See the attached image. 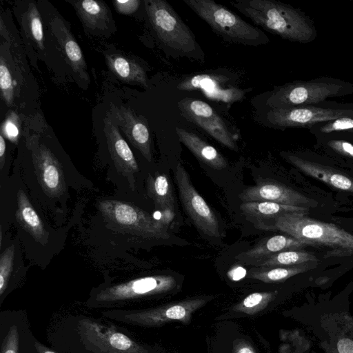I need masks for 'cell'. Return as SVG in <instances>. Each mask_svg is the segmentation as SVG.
Here are the masks:
<instances>
[{"instance_id": "1", "label": "cell", "mask_w": 353, "mask_h": 353, "mask_svg": "<svg viewBox=\"0 0 353 353\" xmlns=\"http://www.w3.org/2000/svg\"><path fill=\"white\" fill-rule=\"evenodd\" d=\"M51 348L59 353H151L125 330L85 314H70L48 331Z\"/></svg>"}, {"instance_id": "25", "label": "cell", "mask_w": 353, "mask_h": 353, "mask_svg": "<svg viewBox=\"0 0 353 353\" xmlns=\"http://www.w3.org/2000/svg\"><path fill=\"white\" fill-rule=\"evenodd\" d=\"M105 57L109 70L118 79L128 83L148 87L146 73L134 60L121 54H105Z\"/></svg>"}, {"instance_id": "33", "label": "cell", "mask_w": 353, "mask_h": 353, "mask_svg": "<svg viewBox=\"0 0 353 353\" xmlns=\"http://www.w3.org/2000/svg\"><path fill=\"white\" fill-rule=\"evenodd\" d=\"M275 292H254L246 296L243 301L237 305V310L252 314L265 306L270 301Z\"/></svg>"}, {"instance_id": "8", "label": "cell", "mask_w": 353, "mask_h": 353, "mask_svg": "<svg viewBox=\"0 0 353 353\" xmlns=\"http://www.w3.org/2000/svg\"><path fill=\"white\" fill-rule=\"evenodd\" d=\"M205 299H193L145 310L110 309L102 311L103 316L124 324L136 326H158L170 321L187 322L192 314L203 306Z\"/></svg>"}, {"instance_id": "5", "label": "cell", "mask_w": 353, "mask_h": 353, "mask_svg": "<svg viewBox=\"0 0 353 353\" xmlns=\"http://www.w3.org/2000/svg\"><path fill=\"white\" fill-rule=\"evenodd\" d=\"M176 285L175 279L170 275L140 277L99 288L92 293L86 305L93 309H122L134 301L168 292Z\"/></svg>"}, {"instance_id": "14", "label": "cell", "mask_w": 353, "mask_h": 353, "mask_svg": "<svg viewBox=\"0 0 353 353\" xmlns=\"http://www.w3.org/2000/svg\"><path fill=\"white\" fill-rule=\"evenodd\" d=\"M243 202L271 201L299 206H314L316 201L299 192L274 181H262L244 190L239 195Z\"/></svg>"}, {"instance_id": "6", "label": "cell", "mask_w": 353, "mask_h": 353, "mask_svg": "<svg viewBox=\"0 0 353 353\" xmlns=\"http://www.w3.org/2000/svg\"><path fill=\"white\" fill-rule=\"evenodd\" d=\"M183 2L225 39L254 46L269 41L260 29L212 0H183Z\"/></svg>"}, {"instance_id": "3", "label": "cell", "mask_w": 353, "mask_h": 353, "mask_svg": "<svg viewBox=\"0 0 353 353\" xmlns=\"http://www.w3.org/2000/svg\"><path fill=\"white\" fill-rule=\"evenodd\" d=\"M353 94V83L330 77L294 81L278 87L267 100L271 109L318 105L328 98Z\"/></svg>"}, {"instance_id": "16", "label": "cell", "mask_w": 353, "mask_h": 353, "mask_svg": "<svg viewBox=\"0 0 353 353\" xmlns=\"http://www.w3.org/2000/svg\"><path fill=\"white\" fill-rule=\"evenodd\" d=\"M33 161L43 189L50 196L60 195L65 183L61 165L53 153L44 145L34 149Z\"/></svg>"}, {"instance_id": "32", "label": "cell", "mask_w": 353, "mask_h": 353, "mask_svg": "<svg viewBox=\"0 0 353 353\" xmlns=\"http://www.w3.org/2000/svg\"><path fill=\"white\" fill-rule=\"evenodd\" d=\"M14 246H10L1 254L0 258V305L6 297L10 277L12 271Z\"/></svg>"}, {"instance_id": "20", "label": "cell", "mask_w": 353, "mask_h": 353, "mask_svg": "<svg viewBox=\"0 0 353 353\" xmlns=\"http://www.w3.org/2000/svg\"><path fill=\"white\" fill-rule=\"evenodd\" d=\"M104 132L108 150L117 170L125 176L138 171V165L127 142L111 119H104Z\"/></svg>"}, {"instance_id": "30", "label": "cell", "mask_w": 353, "mask_h": 353, "mask_svg": "<svg viewBox=\"0 0 353 353\" xmlns=\"http://www.w3.org/2000/svg\"><path fill=\"white\" fill-rule=\"evenodd\" d=\"M317 261L319 260L316 256L310 252L300 250H290L275 254L254 267H285Z\"/></svg>"}, {"instance_id": "40", "label": "cell", "mask_w": 353, "mask_h": 353, "mask_svg": "<svg viewBox=\"0 0 353 353\" xmlns=\"http://www.w3.org/2000/svg\"><path fill=\"white\" fill-rule=\"evenodd\" d=\"M34 345L38 353H59L51 347H47L43 345L37 339L34 341Z\"/></svg>"}, {"instance_id": "17", "label": "cell", "mask_w": 353, "mask_h": 353, "mask_svg": "<svg viewBox=\"0 0 353 353\" xmlns=\"http://www.w3.org/2000/svg\"><path fill=\"white\" fill-rule=\"evenodd\" d=\"M307 245V243L290 236L274 235L261 239L253 248L236 254L234 259L243 264L256 266L275 254Z\"/></svg>"}, {"instance_id": "21", "label": "cell", "mask_w": 353, "mask_h": 353, "mask_svg": "<svg viewBox=\"0 0 353 353\" xmlns=\"http://www.w3.org/2000/svg\"><path fill=\"white\" fill-rule=\"evenodd\" d=\"M284 157L305 174L336 189L353 193V179L337 172L329 167L306 160L294 154L285 153Z\"/></svg>"}, {"instance_id": "15", "label": "cell", "mask_w": 353, "mask_h": 353, "mask_svg": "<svg viewBox=\"0 0 353 353\" xmlns=\"http://www.w3.org/2000/svg\"><path fill=\"white\" fill-rule=\"evenodd\" d=\"M32 334L26 313L21 311L1 312L0 353H22Z\"/></svg>"}, {"instance_id": "35", "label": "cell", "mask_w": 353, "mask_h": 353, "mask_svg": "<svg viewBox=\"0 0 353 353\" xmlns=\"http://www.w3.org/2000/svg\"><path fill=\"white\" fill-rule=\"evenodd\" d=\"M1 134L12 142L17 141L19 134V121L14 112H10L1 125Z\"/></svg>"}, {"instance_id": "38", "label": "cell", "mask_w": 353, "mask_h": 353, "mask_svg": "<svg viewBox=\"0 0 353 353\" xmlns=\"http://www.w3.org/2000/svg\"><path fill=\"white\" fill-rule=\"evenodd\" d=\"M353 254V249H336L327 253L325 257L349 256Z\"/></svg>"}, {"instance_id": "36", "label": "cell", "mask_w": 353, "mask_h": 353, "mask_svg": "<svg viewBox=\"0 0 353 353\" xmlns=\"http://www.w3.org/2000/svg\"><path fill=\"white\" fill-rule=\"evenodd\" d=\"M324 145L332 151L345 157L353 159V143L341 139L322 140Z\"/></svg>"}, {"instance_id": "41", "label": "cell", "mask_w": 353, "mask_h": 353, "mask_svg": "<svg viewBox=\"0 0 353 353\" xmlns=\"http://www.w3.org/2000/svg\"><path fill=\"white\" fill-rule=\"evenodd\" d=\"M234 353H255L252 347L245 343H239L235 348Z\"/></svg>"}, {"instance_id": "27", "label": "cell", "mask_w": 353, "mask_h": 353, "mask_svg": "<svg viewBox=\"0 0 353 353\" xmlns=\"http://www.w3.org/2000/svg\"><path fill=\"white\" fill-rule=\"evenodd\" d=\"M148 193L154 201L156 208L173 214L175 201L171 183L164 174L150 176L148 179Z\"/></svg>"}, {"instance_id": "9", "label": "cell", "mask_w": 353, "mask_h": 353, "mask_svg": "<svg viewBox=\"0 0 353 353\" xmlns=\"http://www.w3.org/2000/svg\"><path fill=\"white\" fill-rule=\"evenodd\" d=\"M347 115H353V103H340L325 101L314 105L271 109L266 117L268 123L274 128L309 129L317 123Z\"/></svg>"}, {"instance_id": "26", "label": "cell", "mask_w": 353, "mask_h": 353, "mask_svg": "<svg viewBox=\"0 0 353 353\" xmlns=\"http://www.w3.org/2000/svg\"><path fill=\"white\" fill-rule=\"evenodd\" d=\"M17 204L16 217L18 222L35 240L43 243L47 236V232L40 217L21 190L17 194Z\"/></svg>"}, {"instance_id": "7", "label": "cell", "mask_w": 353, "mask_h": 353, "mask_svg": "<svg viewBox=\"0 0 353 353\" xmlns=\"http://www.w3.org/2000/svg\"><path fill=\"white\" fill-rule=\"evenodd\" d=\"M144 3L149 21L163 44L185 54L197 50L192 32L167 1L147 0Z\"/></svg>"}, {"instance_id": "12", "label": "cell", "mask_w": 353, "mask_h": 353, "mask_svg": "<svg viewBox=\"0 0 353 353\" xmlns=\"http://www.w3.org/2000/svg\"><path fill=\"white\" fill-rule=\"evenodd\" d=\"M183 116L225 147L237 150L236 136L228 128L223 119L207 103L185 98L179 103Z\"/></svg>"}, {"instance_id": "34", "label": "cell", "mask_w": 353, "mask_h": 353, "mask_svg": "<svg viewBox=\"0 0 353 353\" xmlns=\"http://www.w3.org/2000/svg\"><path fill=\"white\" fill-rule=\"evenodd\" d=\"M0 88L2 98L8 105H11L14 100V85L12 77L6 60L1 54L0 58Z\"/></svg>"}, {"instance_id": "19", "label": "cell", "mask_w": 353, "mask_h": 353, "mask_svg": "<svg viewBox=\"0 0 353 353\" xmlns=\"http://www.w3.org/2000/svg\"><path fill=\"white\" fill-rule=\"evenodd\" d=\"M50 30L73 70L85 81L90 77L81 50L70 32L65 21L59 15L54 16L50 22Z\"/></svg>"}, {"instance_id": "22", "label": "cell", "mask_w": 353, "mask_h": 353, "mask_svg": "<svg viewBox=\"0 0 353 353\" xmlns=\"http://www.w3.org/2000/svg\"><path fill=\"white\" fill-rule=\"evenodd\" d=\"M83 26L90 30H105L113 23L108 5L103 1H70Z\"/></svg>"}, {"instance_id": "37", "label": "cell", "mask_w": 353, "mask_h": 353, "mask_svg": "<svg viewBox=\"0 0 353 353\" xmlns=\"http://www.w3.org/2000/svg\"><path fill=\"white\" fill-rule=\"evenodd\" d=\"M139 0H114L113 4L117 12L123 14H131L139 8Z\"/></svg>"}, {"instance_id": "2", "label": "cell", "mask_w": 353, "mask_h": 353, "mask_svg": "<svg viewBox=\"0 0 353 353\" xmlns=\"http://www.w3.org/2000/svg\"><path fill=\"white\" fill-rule=\"evenodd\" d=\"M230 3L255 24L281 38L301 43L314 41V22L302 10L274 0H235Z\"/></svg>"}, {"instance_id": "24", "label": "cell", "mask_w": 353, "mask_h": 353, "mask_svg": "<svg viewBox=\"0 0 353 353\" xmlns=\"http://www.w3.org/2000/svg\"><path fill=\"white\" fill-rule=\"evenodd\" d=\"M175 130L179 140L203 163L216 170L227 167L225 159L213 146L191 132L180 128Z\"/></svg>"}, {"instance_id": "42", "label": "cell", "mask_w": 353, "mask_h": 353, "mask_svg": "<svg viewBox=\"0 0 353 353\" xmlns=\"http://www.w3.org/2000/svg\"><path fill=\"white\" fill-rule=\"evenodd\" d=\"M6 141L3 134L0 135V163H1V168L2 169L4 163V155L6 152Z\"/></svg>"}, {"instance_id": "23", "label": "cell", "mask_w": 353, "mask_h": 353, "mask_svg": "<svg viewBox=\"0 0 353 353\" xmlns=\"http://www.w3.org/2000/svg\"><path fill=\"white\" fill-rule=\"evenodd\" d=\"M240 208L247 219L261 228L278 216L288 212L306 213V208L285 205L271 201L243 202Z\"/></svg>"}, {"instance_id": "28", "label": "cell", "mask_w": 353, "mask_h": 353, "mask_svg": "<svg viewBox=\"0 0 353 353\" xmlns=\"http://www.w3.org/2000/svg\"><path fill=\"white\" fill-rule=\"evenodd\" d=\"M309 131L318 139H341L353 141V115H347L326 122L317 123Z\"/></svg>"}, {"instance_id": "11", "label": "cell", "mask_w": 353, "mask_h": 353, "mask_svg": "<svg viewBox=\"0 0 353 353\" xmlns=\"http://www.w3.org/2000/svg\"><path fill=\"white\" fill-rule=\"evenodd\" d=\"M100 208L112 223L130 232L150 238L169 237V234L162 223L156 221L147 212L130 203L118 201H105L101 204Z\"/></svg>"}, {"instance_id": "39", "label": "cell", "mask_w": 353, "mask_h": 353, "mask_svg": "<svg viewBox=\"0 0 353 353\" xmlns=\"http://www.w3.org/2000/svg\"><path fill=\"white\" fill-rule=\"evenodd\" d=\"M35 339L34 335L32 334L28 340L22 353H38L34 345Z\"/></svg>"}, {"instance_id": "31", "label": "cell", "mask_w": 353, "mask_h": 353, "mask_svg": "<svg viewBox=\"0 0 353 353\" xmlns=\"http://www.w3.org/2000/svg\"><path fill=\"white\" fill-rule=\"evenodd\" d=\"M26 20L29 34L32 39L41 49H44V36L40 13L34 2L30 3L26 12Z\"/></svg>"}, {"instance_id": "29", "label": "cell", "mask_w": 353, "mask_h": 353, "mask_svg": "<svg viewBox=\"0 0 353 353\" xmlns=\"http://www.w3.org/2000/svg\"><path fill=\"white\" fill-rule=\"evenodd\" d=\"M316 263H306L285 267L258 268V270L250 272L248 276L265 283L281 282L314 268Z\"/></svg>"}, {"instance_id": "18", "label": "cell", "mask_w": 353, "mask_h": 353, "mask_svg": "<svg viewBox=\"0 0 353 353\" xmlns=\"http://www.w3.org/2000/svg\"><path fill=\"white\" fill-rule=\"evenodd\" d=\"M114 112L117 124L128 139L148 161H150L151 140L148 128L143 119L124 106L114 108Z\"/></svg>"}, {"instance_id": "13", "label": "cell", "mask_w": 353, "mask_h": 353, "mask_svg": "<svg viewBox=\"0 0 353 353\" xmlns=\"http://www.w3.org/2000/svg\"><path fill=\"white\" fill-rule=\"evenodd\" d=\"M229 78L212 74H199L182 81L178 85L181 90H200L210 100L234 103L242 100L245 91L232 85Z\"/></svg>"}, {"instance_id": "4", "label": "cell", "mask_w": 353, "mask_h": 353, "mask_svg": "<svg viewBox=\"0 0 353 353\" xmlns=\"http://www.w3.org/2000/svg\"><path fill=\"white\" fill-rule=\"evenodd\" d=\"M305 214L285 213L260 228L279 230L288 236L306 242L310 245L353 249V234L334 224L312 219Z\"/></svg>"}, {"instance_id": "10", "label": "cell", "mask_w": 353, "mask_h": 353, "mask_svg": "<svg viewBox=\"0 0 353 353\" xmlns=\"http://www.w3.org/2000/svg\"><path fill=\"white\" fill-rule=\"evenodd\" d=\"M174 178L183 208L194 225L207 236L220 237L221 226L216 214L194 188L181 163L174 169Z\"/></svg>"}]
</instances>
